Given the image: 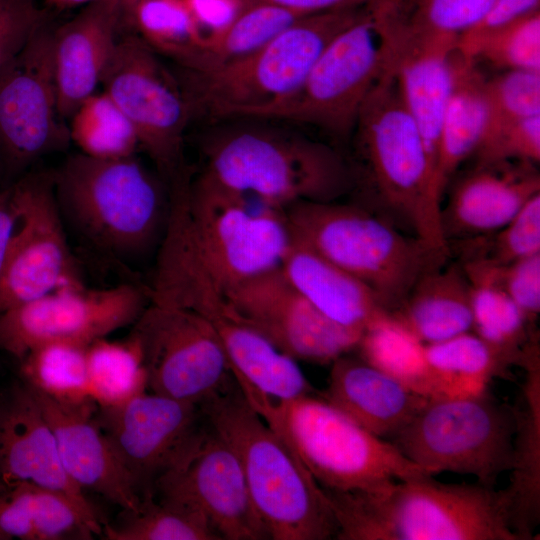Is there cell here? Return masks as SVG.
I'll list each match as a JSON object with an SVG mask.
<instances>
[{"instance_id": "cell-13", "label": "cell", "mask_w": 540, "mask_h": 540, "mask_svg": "<svg viewBox=\"0 0 540 540\" xmlns=\"http://www.w3.org/2000/svg\"><path fill=\"white\" fill-rule=\"evenodd\" d=\"M130 336L141 351L147 391L202 405L235 383L212 323L193 310L149 303Z\"/></svg>"}, {"instance_id": "cell-25", "label": "cell", "mask_w": 540, "mask_h": 540, "mask_svg": "<svg viewBox=\"0 0 540 540\" xmlns=\"http://www.w3.org/2000/svg\"><path fill=\"white\" fill-rule=\"evenodd\" d=\"M122 25V0H97L53 29L57 109L63 120H68L78 105L97 91Z\"/></svg>"}, {"instance_id": "cell-15", "label": "cell", "mask_w": 540, "mask_h": 540, "mask_svg": "<svg viewBox=\"0 0 540 540\" xmlns=\"http://www.w3.org/2000/svg\"><path fill=\"white\" fill-rule=\"evenodd\" d=\"M52 34L43 21L0 72V152L9 178L71 142L57 109Z\"/></svg>"}, {"instance_id": "cell-38", "label": "cell", "mask_w": 540, "mask_h": 540, "mask_svg": "<svg viewBox=\"0 0 540 540\" xmlns=\"http://www.w3.org/2000/svg\"><path fill=\"white\" fill-rule=\"evenodd\" d=\"M302 17L272 4L251 2L227 28L205 41L198 66L190 72H206L242 58Z\"/></svg>"}, {"instance_id": "cell-31", "label": "cell", "mask_w": 540, "mask_h": 540, "mask_svg": "<svg viewBox=\"0 0 540 540\" xmlns=\"http://www.w3.org/2000/svg\"><path fill=\"white\" fill-rule=\"evenodd\" d=\"M360 358L425 397L443 395L425 344L390 313L370 324L356 347Z\"/></svg>"}, {"instance_id": "cell-14", "label": "cell", "mask_w": 540, "mask_h": 540, "mask_svg": "<svg viewBox=\"0 0 540 540\" xmlns=\"http://www.w3.org/2000/svg\"><path fill=\"white\" fill-rule=\"evenodd\" d=\"M149 303L148 287L133 282L62 287L0 313V350L20 361L49 342L89 345L134 324Z\"/></svg>"}, {"instance_id": "cell-40", "label": "cell", "mask_w": 540, "mask_h": 540, "mask_svg": "<svg viewBox=\"0 0 540 540\" xmlns=\"http://www.w3.org/2000/svg\"><path fill=\"white\" fill-rule=\"evenodd\" d=\"M116 524H104L108 540H219L199 515L175 504L144 497L137 511L123 510Z\"/></svg>"}, {"instance_id": "cell-46", "label": "cell", "mask_w": 540, "mask_h": 540, "mask_svg": "<svg viewBox=\"0 0 540 540\" xmlns=\"http://www.w3.org/2000/svg\"><path fill=\"white\" fill-rule=\"evenodd\" d=\"M494 269L504 291L533 323L540 312V253Z\"/></svg>"}, {"instance_id": "cell-28", "label": "cell", "mask_w": 540, "mask_h": 540, "mask_svg": "<svg viewBox=\"0 0 540 540\" xmlns=\"http://www.w3.org/2000/svg\"><path fill=\"white\" fill-rule=\"evenodd\" d=\"M390 314L425 345L470 332L471 285L461 262H446L422 275Z\"/></svg>"}, {"instance_id": "cell-53", "label": "cell", "mask_w": 540, "mask_h": 540, "mask_svg": "<svg viewBox=\"0 0 540 540\" xmlns=\"http://www.w3.org/2000/svg\"><path fill=\"white\" fill-rule=\"evenodd\" d=\"M136 0H122L123 3V15L128 11V9L132 6V4Z\"/></svg>"}, {"instance_id": "cell-3", "label": "cell", "mask_w": 540, "mask_h": 540, "mask_svg": "<svg viewBox=\"0 0 540 540\" xmlns=\"http://www.w3.org/2000/svg\"><path fill=\"white\" fill-rule=\"evenodd\" d=\"M324 491L338 540H524L506 488L427 475L369 492Z\"/></svg>"}, {"instance_id": "cell-36", "label": "cell", "mask_w": 540, "mask_h": 540, "mask_svg": "<svg viewBox=\"0 0 540 540\" xmlns=\"http://www.w3.org/2000/svg\"><path fill=\"white\" fill-rule=\"evenodd\" d=\"M88 384L98 407L121 405L147 391L141 351L129 335L125 341L98 339L87 348Z\"/></svg>"}, {"instance_id": "cell-1", "label": "cell", "mask_w": 540, "mask_h": 540, "mask_svg": "<svg viewBox=\"0 0 540 540\" xmlns=\"http://www.w3.org/2000/svg\"><path fill=\"white\" fill-rule=\"evenodd\" d=\"M351 138L355 203L449 257L435 174L389 66L366 98Z\"/></svg>"}, {"instance_id": "cell-39", "label": "cell", "mask_w": 540, "mask_h": 540, "mask_svg": "<svg viewBox=\"0 0 540 540\" xmlns=\"http://www.w3.org/2000/svg\"><path fill=\"white\" fill-rule=\"evenodd\" d=\"M465 56L505 70L540 72V9L484 33L458 38Z\"/></svg>"}, {"instance_id": "cell-42", "label": "cell", "mask_w": 540, "mask_h": 540, "mask_svg": "<svg viewBox=\"0 0 540 540\" xmlns=\"http://www.w3.org/2000/svg\"><path fill=\"white\" fill-rule=\"evenodd\" d=\"M494 0H395L401 20L420 34L451 39L474 27Z\"/></svg>"}, {"instance_id": "cell-18", "label": "cell", "mask_w": 540, "mask_h": 540, "mask_svg": "<svg viewBox=\"0 0 540 540\" xmlns=\"http://www.w3.org/2000/svg\"><path fill=\"white\" fill-rule=\"evenodd\" d=\"M95 419L141 497L173 467L206 423L202 405L145 391Z\"/></svg>"}, {"instance_id": "cell-19", "label": "cell", "mask_w": 540, "mask_h": 540, "mask_svg": "<svg viewBox=\"0 0 540 540\" xmlns=\"http://www.w3.org/2000/svg\"><path fill=\"white\" fill-rule=\"evenodd\" d=\"M224 291L248 325L296 361L332 363L356 349L363 334L323 314L280 268Z\"/></svg>"}, {"instance_id": "cell-33", "label": "cell", "mask_w": 540, "mask_h": 540, "mask_svg": "<svg viewBox=\"0 0 540 540\" xmlns=\"http://www.w3.org/2000/svg\"><path fill=\"white\" fill-rule=\"evenodd\" d=\"M158 54L187 71L196 69L204 38L184 0H136L123 16Z\"/></svg>"}, {"instance_id": "cell-8", "label": "cell", "mask_w": 540, "mask_h": 540, "mask_svg": "<svg viewBox=\"0 0 540 540\" xmlns=\"http://www.w3.org/2000/svg\"><path fill=\"white\" fill-rule=\"evenodd\" d=\"M369 6L302 17L242 58L206 72L187 71L182 84L193 116L260 118L298 90L327 44Z\"/></svg>"}, {"instance_id": "cell-6", "label": "cell", "mask_w": 540, "mask_h": 540, "mask_svg": "<svg viewBox=\"0 0 540 540\" xmlns=\"http://www.w3.org/2000/svg\"><path fill=\"white\" fill-rule=\"evenodd\" d=\"M285 210L295 239L362 282L389 313L422 275L448 262V256L355 202H299Z\"/></svg>"}, {"instance_id": "cell-45", "label": "cell", "mask_w": 540, "mask_h": 540, "mask_svg": "<svg viewBox=\"0 0 540 540\" xmlns=\"http://www.w3.org/2000/svg\"><path fill=\"white\" fill-rule=\"evenodd\" d=\"M43 21L35 0H0V72Z\"/></svg>"}, {"instance_id": "cell-4", "label": "cell", "mask_w": 540, "mask_h": 540, "mask_svg": "<svg viewBox=\"0 0 540 540\" xmlns=\"http://www.w3.org/2000/svg\"><path fill=\"white\" fill-rule=\"evenodd\" d=\"M236 453L253 504L272 540H326L337 534L324 489L249 404L237 382L202 404Z\"/></svg>"}, {"instance_id": "cell-22", "label": "cell", "mask_w": 540, "mask_h": 540, "mask_svg": "<svg viewBox=\"0 0 540 540\" xmlns=\"http://www.w3.org/2000/svg\"><path fill=\"white\" fill-rule=\"evenodd\" d=\"M20 482L68 496L94 524V509L64 471L53 431L33 392L24 383L0 392V484Z\"/></svg>"}, {"instance_id": "cell-29", "label": "cell", "mask_w": 540, "mask_h": 540, "mask_svg": "<svg viewBox=\"0 0 540 540\" xmlns=\"http://www.w3.org/2000/svg\"><path fill=\"white\" fill-rule=\"evenodd\" d=\"M487 78L477 61L456 47L451 53V85L439 142L436 180L443 197L450 178L474 155L489 121Z\"/></svg>"}, {"instance_id": "cell-43", "label": "cell", "mask_w": 540, "mask_h": 540, "mask_svg": "<svg viewBox=\"0 0 540 540\" xmlns=\"http://www.w3.org/2000/svg\"><path fill=\"white\" fill-rule=\"evenodd\" d=\"M489 102L487 128L540 115V72L505 70L486 82ZM486 128V129H487Z\"/></svg>"}, {"instance_id": "cell-47", "label": "cell", "mask_w": 540, "mask_h": 540, "mask_svg": "<svg viewBox=\"0 0 540 540\" xmlns=\"http://www.w3.org/2000/svg\"><path fill=\"white\" fill-rule=\"evenodd\" d=\"M205 41L227 28L249 0H184Z\"/></svg>"}, {"instance_id": "cell-51", "label": "cell", "mask_w": 540, "mask_h": 540, "mask_svg": "<svg viewBox=\"0 0 540 540\" xmlns=\"http://www.w3.org/2000/svg\"><path fill=\"white\" fill-rule=\"evenodd\" d=\"M97 0H46V3L57 9H67L79 5H86Z\"/></svg>"}, {"instance_id": "cell-2", "label": "cell", "mask_w": 540, "mask_h": 540, "mask_svg": "<svg viewBox=\"0 0 540 540\" xmlns=\"http://www.w3.org/2000/svg\"><path fill=\"white\" fill-rule=\"evenodd\" d=\"M51 172L66 231L85 249L127 270L157 253L171 191L135 155L99 159L78 152Z\"/></svg>"}, {"instance_id": "cell-41", "label": "cell", "mask_w": 540, "mask_h": 540, "mask_svg": "<svg viewBox=\"0 0 540 540\" xmlns=\"http://www.w3.org/2000/svg\"><path fill=\"white\" fill-rule=\"evenodd\" d=\"M459 242L461 260H479L494 266L540 253V193L498 231Z\"/></svg>"}, {"instance_id": "cell-48", "label": "cell", "mask_w": 540, "mask_h": 540, "mask_svg": "<svg viewBox=\"0 0 540 540\" xmlns=\"http://www.w3.org/2000/svg\"><path fill=\"white\" fill-rule=\"evenodd\" d=\"M538 9L540 0H494L485 16L461 36L484 33Z\"/></svg>"}, {"instance_id": "cell-30", "label": "cell", "mask_w": 540, "mask_h": 540, "mask_svg": "<svg viewBox=\"0 0 540 540\" xmlns=\"http://www.w3.org/2000/svg\"><path fill=\"white\" fill-rule=\"evenodd\" d=\"M460 262L471 285L472 330L521 366L536 336L530 323L499 284L493 265L479 260Z\"/></svg>"}, {"instance_id": "cell-44", "label": "cell", "mask_w": 540, "mask_h": 540, "mask_svg": "<svg viewBox=\"0 0 540 540\" xmlns=\"http://www.w3.org/2000/svg\"><path fill=\"white\" fill-rule=\"evenodd\" d=\"M475 163L505 160L540 161V115L486 129L474 153Z\"/></svg>"}, {"instance_id": "cell-24", "label": "cell", "mask_w": 540, "mask_h": 540, "mask_svg": "<svg viewBox=\"0 0 540 540\" xmlns=\"http://www.w3.org/2000/svg\"><path fill=\"white\" fill-rule=\"evenodd\" d=\"M31 391L53 431L69 478L83 491H93L122 510L137 511L141 497L95 419L97 404L93 400L67 404Z\"/></svg>"}, {"instance_id": "cell-54", "label": "cell", "mask_w": 540, "mask_h": 540, "mask_svg": "<svg viewBox=\"0 0 540 540\" xmlns=\"http://www.w3.org/2000/svg\"><path fill=\"white\" fill-rule=\"evenodd\" d=\"M3 489H5V487H4L2 484H0V492H1Z\"/></svg>"}, {"instance_id": "cell-52", "label": "cell", "mask_w": 540, "mask_h": 540, "mask_svg": "<svg viewBox=\"0 0 540 540\" xmlns=\"http://www.w3.org/2000/svg\"><path fill=\"white\" fill-rule=\"evenodd\" d=\"M1 176L7 177V175H6V170H5V166H4V162H3V158H2V155H1V152H0V177H1ZM8 186H9V185H8ZM4 187H6V186L0 184V189H1V188H4Z\"/></svg>"}, {"instance_id": "cell-50", "label": "cell", "mask_w": 540, "mask_h": 540, "mask_svg": "<svg viewBox=\"0 0 540 540\" xmlns=\"http://www.w3.org/2000/svg\"><path fill=\"white\" fill-rule=\"evenodd\" d=\"M18 223L19 215L12 198L10 184L0 189V276Z\"/></svg>"}, {"instance_id": "cell-5", "label": "cell", "mask_w": 540, "mask_h": 540, "mask_svg": "<svg viewBox=\"0 0 540 540\" xmlns=\"http://www.w3.org/2000/svg\"><path fill=\"white\" fill-rule=\"evenodd\" d=\"M203 154L200 174L282 208L337 201L353 187L348 158L326 143L289 131L227 130L212 137Z\"/></svg>"}, {"instance_id": "cell-21", "label": "cell", "mask_w": 540, "mask_h": 540, "mask_svg": "<svg viewBox=\"0 0 540 540\" xmlns=\"http://www.w3.org/2000/svg\"><path fill=\"white\" fill-rule=\"evenodd\" d=\"M194 309L212 323L232 375L248 401L281 402L313 394L297 361L248 325L217 284L201 289Z\"/></svg>"}, {"instance_id": "cell-32", "label": "cell", "mask_w": 540, "mask_h": 540, "mask_svg": "<svg viewBox=\"0 0 540 540\" xmlns=\"http://www.w3.org/2000/svg\"><path fill=\"white\" fill-rule=\"evenodd\" d=\"M523 368L528 372L527 409L517 410L515 464L506 489L512 499L516 528L528 540L533 538L539 520V358L531 359Z\"/></svg>"}, {"instance_id": "cell-27", "label": "cell", "mask_w": 540, "mask_h": 540, "mask_svg": "<svg viewBox=\"0 0 540 540\" xmlns=\"http://www.w3.org/2000/svg\"><path fill=\"white\" fill-rule=\"evenodd\" d=\"M280 269L316 308L345 327L363 333L389 314L362 282L294 237Z\"/></svg>"}, {"instance_id": "cell-16", "label": "cell", "mask_w": 540, "mask_h": 540, "mask_svg": "<svg viewBox=\"0 0 540 540\" xmlns=\"http://www.w3.org/2000/svg\"><path fill=\"white\" fill-rule=\"evenodd\" d=\"M19 223L0 276V313L66 286L83 285L57 206L52 172L11 184Z\"/></svg>"}, {"instance_id": "cell-34", "label": "cell", "mask_w": 540, "mask_h": 540, "mask_svg": "<svg viewBox=\"0 0 540 540\" xmlns=\"http://www.w3.org/2000/svg\"><path fill=\"white\" fill-rule=\"evenodd\" d=\"M425 349L444 395L485 391L493 377L514 365L509 356L471 331L425 345Z\"/></svg>"}, {"instance_id": "cell-37", "label": "cell", "mask_w": 540, "mask_h": 540, "mask_svg": "<svg viewBox=\"0 0 540 540\" xmlns=\"http://www.w3.org/2000/svg\"><path fill=\"white\" fill-rule=\"evenodd\" d=\"M68 120L70 140L87 156L120 159L139 148L132 124L104 91L84 99Z\"/></svg>"}, {"instance_id": "cell-35", "label": "cell", "mask_w": 540, "mask_h": 540, "mask_svg": "<svg viewBox=\"0 0 540 540\" xmlns=\"http://www.w3.org/2000/svg\"><path fill=\"white\" fill-rule=\"evenodd\" d=\"M87 348L69 342H49L31 349L20 360L22 383L67 404L92 400L89 392Z\"/></svg>"}, {"instance_id": "cell-10", "label": "cell", "mask_w": 540, "mask_h": 540, "mask_svg": "<svg viewBox=\"0 0 540 540\" xmlns=\"http://www.w3.org/2000/svg\"><path fill=\"white\" fill-rule=\"evenodd\" d=\"M517 410L479 393L429 397L389 440L426 474L453 472L495 487L515 464Z\"/></svg>"}, {"instance_id": "cell-12", "label": "cell", "mask_w": 540, "mask_h": 540, "mask_svg": "<svg viewBox=\"0 0 540 540\" xmlns=\"http://www.w3.org/2000/svg\"><path fill=\"white\" fill-rule=\"evenodd\" d=\"M370 6L327 44L298 90L260 119L306 124L339 140L351 138L366 98L389 66L387 44Z\"/></svg>"}, {"instance_id": "cell-17", "label": "cell", "mask_w": 540, "mask_h": 540, "mask_svg": "<svg viewBox=\"0 0 540 540\" xmlns=\"http://www.w3.org/2000/svg\"><path fill=\"white\" fill-rule=\"evenodd\" d=\"M152 496L202 517L219 540H266L239 459L206 423L180 460L153 485Z\"/></svg>"}, {"instance_id": "cell-26", "label": "cell", "mask_w": 540, "mask_h": 540, "mask_svg": "<svg viewBox=\"0 0 540 540\" xmlns=\"http://www.w3.org/2000/svg\"><path fill=\"white\" fill-rule=\"evenodd\" d=\"M322 397L383 439L395 436L428 398L361 358L346 355L332 362Z\"/></svg>"}, {"instance_id": "cell-9", "label": "cell", "mask_w": 540, "mask_h": 540, "mask_svg": "<svg viewBox=\"0 0 540 540\" xmlns=\"http://www.w3.org/2000/svg\"><path fill=\"white\" fill-rule=\"evenodd\" d=\"M172 191L199 258L223 289L280 268L293 240L285 208L202 174Z\"/></svg>"}, {"instance_id": "cell-20", "label": "cell", "mask_w": 540, "mask_h": 540, "mask_svg": "<svg viewBox=\"0 0 540 540\" xmlns=\"http://www.w3.org/2000/svg\"><path fill=\"white\" fill-rule=\"evenodd\" d=\"M370 8L387 44L389 68L418 126L436 179L451 53L457 42L413 31L399 17L394 0H376Z\"/></svg>"}, {"instance_id": "cell-7", "label": "cell", "mask_w": 540, "mask_h": 540, "mask_svg": "<svg viewBox=\"0 0 540 540\" xmlns=\"http://www.w3.org/2000/svg\"><path fill=\"white\" fill-rule=\"evenodd\" d=\"M248 402L323 489L369 492L428 475L392 442L369 432L323 397Z\"/></svg>"}, {"instance_id": "cell-49", "label": "cell", "mask_w": 540, "mask_h": 540, "mask_svg": "<svg viewBox=\"0 0 540 540\" xmlns=\"http://www.w3.org/2000/svg\"><path fill=\"white\" fill-rule=\"evenodd\" d=\"M263 2L289 10L301 16L330 11L366 7L376 0H249Z\"/></svg>"}, {"instance_id": "cell-23", "label": "cell", "mask_w": 540, "mask_h": 540, "mask_svg": "<svg viewBox=\"0 0 540 540\" xmlns=\"http://www.w3.org/2000/svg\"><path fill=\"white\" fill-rule=\"evenodd\" d=\"M537 164L505 160L474 163L453 184L441 206L440 224L447 245L492 234L505 226L540 193Z\"/></svg>"}, {"instance_id": "cell-11", "label": "cell", "mask_w": 540, "mask_h": 540, "mask_svg": "<svg viewBox=\"0 0 540 540\" xmlns=\"http://www.w3.org/2000/svg\"><path fill=\"white\" fill-rule=\"evenodd\" d=\"M169 187L189 175L184 138L193 116L185 88L136 33L118 38L101 78Z\"/></svg>"}]
</instances>
